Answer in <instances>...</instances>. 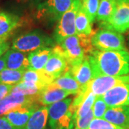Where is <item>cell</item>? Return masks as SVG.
I'll return each mask as SVG.
<instances>
[{
    "label": "cell",
    "mask_w": 129,
    "mask_h": 129,
    "mask_svg": "<svg viewBox=\"0 0 129 129\" xmlns=\"http://www.w3.org/2000/svg\"><path fill=\"white\" fill-rule=\"evenodd\" d=\"M73 99L65 98L48 106V124L47 129H73L74 115L69 108Z\"/></svg>",
    "instance_id": "cell-2"
},
{
    "label": "cell",
    "mask_w": 129,
    "mask_h": 129,
    "mask_svg": "<svg viewBox=\"0 0 129 129\" xmlns=\"http://www.w3.org/2000/svg\"><path fill=\"white\" fill-rule=\"evenodd\" d=\"M88 129H124L111 123L103 118H93Z\"/></svg>",
    "instance_id": "cell-30"
},
{
    "label": "cell",
    "mask_w": 129,
    "mask_h": 129,
    "mask_svg": "<svg viewBox=\"0 0 129 129\" xmlns=\"http://www.w3.org/2000/svg\"><path fill=\"white\" fill-rule=\"evenodd\" d=\"M73 129H74V128H73Z\"/></svg>",
    "instance_id": "cell-40"
},
{
    "label": "cell",
    "mask_w": 129,
    "mask_h": 129,
    "mask_svg": "<svg viewBox=\"0 0 129 129\" xmlns=\"http://www.w3.org/2000/svg\"><path fill=\"white\" fill-rule=\"evenodd\" d=\"M103 29L123 33L129 29V2L118 1L115 12L105 22H100Z\"/></svg>",
    "instance_id": "cell-7"
},
{
    "label": "cell",
    "mask_w": 129,
    "mask_h": 129,
    "mask_svg": "<svg viewBox=\"0 0 129 129\" xmlns=\"http://www.w3.org/2000/svg\"><path fill=\"white\" fill-rule=\"evenodd\" d=\"M96 97V95L95 94H93L92 92H90L88 94V96L84 99L82 103L80 105L75 115H74V123H75V120L76 118H81V117L86 115L90 110H92V106L94 104V102L95 101Z\"/></svg>",
    "instance_id": "cell-27"
},
{
    "label": "cell",
    "mask_w": 129,
    "mask_h": 129,
    "mask_svg": "<svg viewBox=\"0 0 129 129\" xmlns=\"http://www.w3.org/2000/svg\"><path fill=\"white\" fill-rule=\"evenodd\" d=\"M55 80L44 71L41 70H27L24 73L22 81L31 83L37 86L40 90H42L50 85Z\"/></svg>",
    "instance_id": "cell-18"
},
{
    "label": "cell",
    "mask_w": 129,
    "mask_h": 129,
    "mask_svg": "<svg viewBox=\"0 0 129 129\" xmlns=\"http://www.w3.org/2000/svg\"><path fill=\"white\" fill-rule=\"evenodd\" d=\"M19 23V19L14 14L0 12V37L9 36Z\"/></svg>",
    "instance_id": "cell-23"
},
{
    "label": "cell",
    "mask_w": 129,
    "mask_h": 129,
    "mask_svg": "<svg viewBox=\"0 0 129 129\" xmlns=\"http://www.w3.org/2000/svg\"><path fill=\"white\" fill-rule=\"evenodd\" d=\"M14 85L0 83V101L11 93Z\"/></svg>",
    "instance_id": "cell-32"
},
{
    "label": "cell",
    "mask_w": 129,
    "mask_h": 129,
    "mask_svg": "<svg viewBox=\"0 0 129 129\" xmlns=\"http://www.w3.org/2000/svg\"><path fill=\"white\" fill-rule=\"evenodd\" d=\"M103 119L120 128L127 129L129 125V106L108 108L105 113Z\"/></svg>",
    "instance_id": "cell-15"
},
{
    "label": "cell",
    "mask_w": 129,
    "mask_h": 129,
    "mask_svg": "<svg viewBox=\"0 0 129 129\" xmlns=\"http://www.w3.org/2000/svg\"><path fill=\"white\" fill-rule=\"evenodd\" d=\"M51 84L55 87L71 92L72 95H77L81 90L80 84L72 75L69 69L61 75L59 78H56Z\"/></svg>",
    "instance_id": "cell-21"
},
{
    "label": "cell",
    "mask_w": 129,
    "mask_h": 129,
    "mask_svg": "<svg viewBox=\"0 0 129 129\" xmlns=\"http://www.w3.org/2000/svg\"><path fill=\"white\" fill-rule=\"evenodd\" d=\"M94 118L93 111L90 110L88 114L81 118H78L75 120L74 129H88L90 122Z\"/></svg>",
    "instance_id": "cell-31"
},
{
    "label": "cell",
    "mask_w": 129,
    "mask_h": 129,
    "mask_svg": "<svg viewBox=\"0 0 129 129\" xmlns=\"http://www.w3.org/2000/svg\"><path fill=\"white\" fill-rule=\"evenodd\" d=\"M6 68V60L5 55L0 57V72Z\"/></svg>",
    "instance_id": "cell-35"
},
{
    "label": "cell",
    "mask_w": 129,
    "mask_h": 129,
    "mask_svg": "<svg viewBox=\"0 0 129 129\" xmlns=\"http://www.w3.org/2000/svg\"><path fill=\"white\" fill-rule=\"evenodd\" d=\"M118 0H101L96 19L99 22H105L112 17L115 12Z\"/></svg>",
    "instance_id": "cell-24"
},
{
    "label": "cell",
    "mask_w": 129,
    "mask_h": 129,
    "mask_svg": "<svg viewBox=\"0 0 129 129\" xmlns=\"http://www.w3.org/2000/svg\"><path fill=\"white\" fill-rule=\"evenodd\" d=\"M108 108L129 106V83L116 85L102 95Z\"/></svg>",
    "instance_id": "cell-12"
},
{
    "label": "cell",
    "mask_w": 129,
    "mask_h": 129,
    "mask_svg": "<svg viewBox=\"0 0 129 129\" xmlns=\"http://www.w3.org/2000/svg\"><path fill=\"white\" fill-rule=\"evenodd\" d=\"M68 69V64L62 55L60 45H56L52 47V54L43 69L44 71L55 80Z\"/></svg>",
    "instance_id": "cell-11"
},
{
    "label": "cell",
    "mask_w": 129,
    "mask_h": 129,
    "mask_svg": "<svg viewBox=\"0 0 129 129\" xmlns=\"http://www.w3.org/2000/svg\"><path fill=\"white\" fill-rule=\"evenodd\" d=\"M92 72V79L103 76H125L129 74V52L93 49L87 56Z\"/></svg>",
    "instance_id": "cell-1"
},
{
    "label": "cell",
    "mask_w": 129,
    "mask_h": 129,
    "mask_svg": "<svg viewBox=\"0 0 129 129\" xmlns=\"http://www.w3.org/2000/svg\"><path fill=\"white\" fill-rule=\"evenodd\" d=\"M99 5L100 0H81V7L92 23L96 19Z\"/></svg>",
    "instance_id": "cell-28"
},
{
    "label": "cell",
    "mask_w": 129,
    "mask_h": 129,
    "mask_svg": "<svg viewBox=\"0 0 129 129\" xmlns=\"http://www.w3.org/2000/svg\"><path fill=\"white\" fill-rule=\"evenodd\" d=\"M108 109L106 102L103 99L102 95L97 96L92 106L94 118H103L105 113Z\"/></svg>",
    "instance_id": "cell-29"
},
{
    "label": "cell",
    "mask_w": 129,
    "mask_h": 129,
    "mask_svg": "<svg viewBox=\"0 0 129 129\" xmlns=\"http://www.w3.org/2000/svg\"><path fill=\"white\" fill-rule=\"evenodd\" d=\"M24 70H15L5 68L0 72V83L7 85H17L22 81Z\"/></svg>",
    "instance_id": "cell-25"
},
{
    "label": "cell",
    "mask_w": 129,
    "mask_h": 129,
    "mask_svg": "<svg viewBox=\"0 0 129 129\" xmlns=\"http://www.w3.org/2000/svg\"><path fill=\"white\" fill-rule=\"evenodd\" d=\"M69 70L81 88L85 87L92 80V68L87 56L81 63L70 67Z\"/></svg>",
    "instance_id": "cell-17"
},
{
    "label": "cell",
    "mask_w": 129,
    "mask_h": 129,
    "mask_svg": "<svg viewBox=\"0 0 129 129\" xmlns=\"http://www.w3.org/2000/svg\"><path fill=\"white\" fill-rule=\"evenodd\" d=\"M40 106H26L10 111L6 115V118L16 129H24L32 113Z\"/></svg>",
    "instance_id": "cell-14"
},
{
    "label": "cell",
    "mask_w": 129,
    "mask_h": 129,
    "mask_svg": "<svg viewBox=\"0 0 129 129\" xmlns=\"http://www.w3.org/2000/svg\"><path fill=\"white\" fill-rule=\"evenodd\" d=\"M4 55L6 60V68L7 69L26 71L30 68L28 55L24 52L11 49Z\"/></svg>",
    "instance_id": "cell-16"
},
{
    "label": "cell",
    "mask_w": 129,
    "mask_h": 129,
    "mask_svg": "<svg viewBox=\"0 0 129 129\" xmlns=\"http://www.w3.org/2000/svg\"><path fill=\"white\" fill-rule=\"evenodd\" d=\"M129 83V75L125 76H108L103 75L93 78L85 86L88 93L92 92L96 96L105 94L111 88L119 84Z\"/></svg>",
    "instance_id": "cell-9"
},
{
    "label": "cell",
    "mask_w": 129,
    "mask_h": 129,
    "mask_svg": "<svg viewBox=\"0 0 129 129\" xmlns=\"http://www.w3.org/2000/svg\"><path fill=\"white\" fill-rule=\"evenodd\" d=\"M48 106H40L32 113L24 129H45L48 120Z\"/></svg>",
    "instance_id": "cell-22"
},
{
    "label": "cell",
    "mask_w": 129,
    "mask_h": 129,
    "mask_svg": "<svg viewBox=\"0 0 129 129\" xmlns=\"http://www.w3.org/2000/svg\"><path fill=\"white\" fill-rule=\"evenodd\" d=\"M55 41L43 32L35 30L21 35L14 39L12 49L22 52H32L44 47H54Z\"/></svg>",
    "instance_id": "cell-3"
},
{
    "label": "cell",
    "mask_w": 129,
    "mask_h": 129,
    "mask_svg": "<svg viewBox=\"0 0 129 129\" xmlns=\"http://www.w3.org/2000/svg\"><path fill=\"white\" fill-rule=\"evenodd\" d=\"M118 1H120V2H129V0H118Z\"/></svg>",
    "instance_id": "cell-37"
},
{
    "label": "cell",
    "mask_w": 129,
    "mask_h": 129,
    "mask_svg": "<svg viewBox=\"0 0 129 129\" xmlns=\"http://www.w3.org/2000/svg\"><path fill=\"white\" fill-rule=\"evenodd\" d=\"M70 95H72L71 92L50 84L37 94V101L40 106H47L61 101Z\"/></svg>",
    "instance_id": "cell-13"
},
{
    "label": "cell",
    "mask_w": 129,
    "mask_h": 129,
    "mask_svg": "<svg viewBox=\"0 0 129 129\" xmlns=\"http://www.w3.org/2000/svg\"><path fill=\"white\" fill-rule=\"evenodd\" d=\"M127 129H129V125H128V128H127Z\"/></svg>",
    "instance_id": "cell-39"
},
{
    "label": "cell",
    "mask_w": 129,
    "mask_h": 129,
    "mask_svg": "<svg viewBox=\"0 0 129 129\" xmlns=\"http://www.w3.org/2000/svg\"><path fill=\"white\" fill-rule=\"evenodd\" d=\"M58 45L69 68L81 63L85 59V50L77 35L66 37Z\"/></svg>",
    "instance_id": "cell-6"
},
{
    "label": "cell",
    "mask_w": 129,
    "mask_h": 129,
    "mask_svg": "<svg viewBox=\"0 0 129 129\" xmlns=\"http://www.w3.org/2000/svg\"><path fill=\"white\" fill-rule=\"evenodd\" d=\"M52 52V47H44L29 52L28 59L30 68L29 70H41L44 69Z\"/></svg>",
    "instance_id": "cell-20"
},
{
    "label": "cell",
    "mask_w": 129,
    "mask_h": 129,
    "mask_svg": "<svg viewBox=\"0 0 129 129\" xmlns=\"http://www.w3.org/2000/svg\"><path fill=\"white\" fill-rule=\"evenodd\" d=\"M41 90L36 85L21 81L14 85L11 93L22 95H36Z\"/></svg>",
    "instance_id": "cell-26"
},
{
    "label": "cell",
    "mask_w": 129,
    "mask_h": 129,
    "mask_svg": "<svg viewBox=\"0 0 129 129\" xmlns=\"http://www.w3.org/2000/svg\"><path fill=\"white\" fill-rule=\"evenodd\" d=\"M80 5L81 0H75L70 9L59 19L53 34L54 40L57 44L66 37L76 35L75 19Z\"/></svg>",
    "instance_id": "cell-4"
},
{
    "label": "cell",
    "mask_w": 129,
    "mask_h": 129,
    "mask_svg": "<svg viewBox=\"0 0 129 129\" xmlns=\"http://www.w3.org/2000/svg\"><path fill=\"white\" fill-rule=\"evenodd\" d=\"M74 2L75 0H46L38 5V16L51 22L59 21Z\"/></svg>",
    "instance_id": "cell-8"
},
{
    "label": "cell",
    "mask_w": 129,
    "mask_h": 129,
    "mask_svg": "<svg viewBox=\"0 0 129 129\" xmlns=\"http://www.w3.org/2000/svg\"><path fill=\"white\" fill-rule=\"evenodd\" d=\"M32 1H35V2H39V1H41V0H32Z\"/></svg>",
    "instance_id": "cell-38"
},
{
    "label": "cell",
    "mask_w": 129,
    "mask_h": 129,
    "mask_svg": "<svg viewBox=\"0 0 129 129\" xmlns=\"http://www.w3.org/2000/svg\"><path fill=\"white\" fill-rule=\"evenodd\" d=\"M38 105L36 95H22L10 93L0 101V117L19 108Z\"/></svg>",
    "instance_id": "cell-10"
},
{
    "label": "cell",
    "mask_w": 129,
    "mask_h": 129,
    "mask_svg": "<svg viewBox=\"0 0 129 129\" xmlns=\"http://www.w3.org/2000/svg\"><path fill=\"white\" fill-rule=\"evenodd\" d=\"M9 50V43L8 42H5L0 45V57L4 55L5 53Z\"/></svg>",
    "instance_id": "cell-34"
},
{
    "label": "cell",
    "mask_w": 129,
    "mask_h": 129,
    "mask_svg": "<svg viewBox=\"0 0 129 129\" xmlns=\"http://www.w3.org/2000/svg\"><path fill=\"white\" fill-rule=\"evenodd\" d=\"M91 45L101 50H126L123 35L107 29H102L92 36Z\"/></svg>",
    "instance_id": "cell-5"
},
{
    "label": "cell",
    "mask_w": 129,
    "mask_h": 129,
    "mask_svg": "<svg viewBox=\"0 0 129 129\" xmlns=\"http://www.w3.org/2000/svg\"><path fill=\"white\" fill-rule=\"evenodd\" d=\"M0 129H16L9 123L5 116L0 117Z\"/></svg>",
    "instance_id": "cell-33"
},
{
    "label": "cell",
    "mask_w": 129,
    "mask_h": 129,
    "mask_svg": "<svg viewBox=\"0 0 129 129\" xmlns=\"http://www.w3.org/2000/svg\"><path fill=\"white\" fill-rule=\"evenodd\" d=\"M9 38V36H6V37H0V45L4 43L5 42H7V39Z\"/></svg>",
    "instance_id": "cell-36"
},
{
    "label": "cell",
    "mask_w": 129,
    "mask_h": 129,
    "mask_svg": "<svg viewBox=\"0 0 129 129\" xmlns=\"http://www.w3.org/2000/svg\"><path fill=\"white\" fill-rule=\"evenodd\" d=\"M76 35L80 38H90L92 34V22L90 21L88 15L84 12L81 5L79 8L75 19Z\"/></svg>",
    "instance_id": "cell-19"
}]
</instances>
